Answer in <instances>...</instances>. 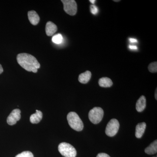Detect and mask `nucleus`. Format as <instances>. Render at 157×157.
Here are the masks:
<instances>
[{
  "mask_svg": "<svg viewBox=\"0 0 157 157\" xmlns=\"http://www.w3.org/2000/svg\"><path fill=\"white\" fill-rule=\"evenodd\" d=\"M129 48H131L132 49H137V47L136 46H135V45H129Z\"/></svg>",
  "mask_w": 157,
  "mask_h": 157,
  "instance_id": "nucleus-21",
  "label": "nucleus"
},
{
  "mask_svg": "<svg viewBox=\"0 0 157 157\" xmlns=\"http://www.w3.org/2000/svg\"><path fill=\"white\" fill-rule=\"evenodd\" d=\"M146 127V124L145 122L137 124L135 130V136L137 138H140L142 137L145 132Z\"/></svg>",
  "mask_w": 157,
  "mask_h": 157,
  "instance_id": "nucleus-11",
  "label": "nucleus"
},
{
  "mask_svg": "<svg viewBox=\"0 0 157 157\" xmlns=\"http://www.w3.org/2000/svg\"><path fill=\"white\" fill-rule=\"evenodd\" d=\"M63 39L61 34H58L53 36L52 38V41L55 44H59L61 43Z\"/></svg>",
  "mask_w": 157,
  "mask_h": 157,
  "instance_id": "nucleus-16",
  "label": "nucleus"
},
{
  "mask_svg": "<svg viewBox=\"0 0 157 157\" xmlns=\"http://www.w3.org/2000/svg\"><path fill=\"white\" fill-rule=\"evenodd\" d=\"M120 124L116 119H112L109 121L106 127L105 133L109 137L115 136L119 129Z\"/></svg>",
  "mask_w": 157,
  "mask_h": 157,
  "instance_id": "nucleus-6",
  "label": "nucleus"
},
{
  "mask_svg": "<svg viewBox=\"0 0 157 157\" xmlns=\"http://www.w3.org/2000/svg\"><path fill=\"white\" fill-rule=\"evenodd\" d=\"M129 40H130V42H132V43H135V42H137V40L135 39H132V38H130V39H129Z\"/></svg>",
  "mask_w": 157,
  "mask_h": 157,
  "instance_id": "nucleus-22",
  "label": "nucleus"
},
{
  "mask_svg": "<svg viewBox=\"0 0 157 157\" xmlns=\"http://www.w3.org/2000/svg\"><path fill=\"white\" fill-rule=\"evenodd\" d=\"M157 90L156 89L155 92V98L156 100H157Z\"/></svg>",
  "mask_w": 157,
  "mask_h": 157,
  "instance_id": "nucleus-25",
  "label": "nucleus"
},
{
  "mask_svg": "<svg viewBox=\"0 0 157 157\" xmlns=\"http://www.w3.org/2000/svg\"><path fill=\"white\" fill-rule=\"evenodd\" d=\"M17 60L21 67L29 72L37 73L40 67V63L36 58L29 54H19L17 56Z\"/></svg>",
  "mask_w": 157,
  "mask_h": 157,
  "instance_id": "nucleus-1",
  "label": "nucleus"
},
{
  "mask_svg": "<svg viewBox=\"0 0 157 157\" xmlns=\"http://www.w3.org/2000/svg\"><path fill=\"white\" fill-rule=\"evenodd\" d=\"M60 153L65 157H76L77 152L76 149L70 144L62 142L58 146Z\"/></svg>",
  "mask_w": 157,
  "mask_h": 157,
  "instance_id": "nucleus-3",
  "label": "nucleus"
},
{
  "mask_svg": "<svg viewBox=\"0 0 157 157\" xmlns=\"http://www.w3.org/2000/svg\"><path fill=\"white\" fill-rule=\"evenodd\" d=\"M63 4L64 10L67 14L71 16L76 14L77 11V6L74 0H62Z\"/></svg>",
  "mask_w": 157,
  "mask_h": 157,
  "instance_id": "nucleus-5",
  "label": "nucleus"
},
{
  "mask_svg": "<svg viewBox=\"0 0 157 157\" xmlns=\"http://www.w3.org/2000/svg\"><path fill=\"white\" fill-rule=\"evenodd\" d=\"M21 110L18 109H15L12 110L10 115L7 118V123L10 125H13L16 124L17 121L21 119Z\"/></svg>",
  "mask_w": 157,
  "mask_h": 157,
  "instance_id": "nucleus-7",
  "label": "nucleus"
},
{
  "mask_svg": "<svg viewBox=\"0 0 157 157\" xmlns=\"http://www.w3.org/2000/svg\"><path fill=\"white\" fill-rule=\"evenodd\" d=\"M148 69L151 73H157V62H153L148 66Z\"/></svg>",
  "mask_w": 157,
  "mask_h": 157,
  "instance_id": "nucleus-17",
  "label": "nucleus"
},
{
  "mask_svg": "<svg viewBox=\"0 0 157 157\" xmlns=\"http://www.w3.org/2000/svg\"><path fill=\"white\" fill-rule=\"evenodd\" d=\"M114 2H120V0H118V1H115V0H114Z\"/></svg>",
  "mask_w": 157,
  "mask_h": 157,
  "instance_id": "nucleus-26",
  "label": "nucleus"
},
{
  "mask_svg": "<svg viewBox=\"0 0 157 157\" xmlns=\"http://www.w3.org/2000/svg\"><path fill=\"white\" fill-rule=\"evenodd\" d=\"M104 112L101 107H95L90 110L89 113V118L94 124L101 122L104 117Z\"/></svg>",
  "mask_w": 157,
  "mask_h": 157,
  "instance_id": "nucleus-4",
  "label": "nucleus"
},
{
  "mask_svg": "<svg viewBox=\"0 0 157 157\" xmlns=\"http://www.w3.org/2000/svg\"><path fill=\"white\" fill-rule=\"evenodd\" d=\"M68 124L73 130L77 132L82 131L83 128V124L82 121L76 112H71L67 116Z\"/></svg>",
  "mask_w": 157,
  "mask_h": 157,
  "instance_id": "nucleus-2",
  "label": "nucleus"
},
{
  "mask_svg": "<svg viewBox=\"0 0 157 157\" xmlns=\"http://www.w3.org/2000/svg\"><path fill=\"white\" fill-rule=\"evenodd\" d=\"M15 157H34V155L31 151H25L17 155Z\"/></svg>",
  "mask_w": 157,
  "mask_h": 157,
  "instance_id": "nucleus-18",
  "label": "nucleus"
},
{
  "mask_svg": "<svg viewBox=\"0 0 157 157\" xmlns=\"http://www.w3.org/2000/svg\"><path fill=\"white\" fill-rule=\"evenodd\" d=\"M91 73L89 71H86L84 73H81L78 76V80L82 84L87 83L90 81L91 77Z\"/></svg>",
  "mask_w": 157,
  "mask_h": 157,
  "instance_id": "nucleus-12",
  "label": "nucleus"
},
{
  "mask_svg": "<svg viewBox=\"0 0 157 157\" xmlns=\"http://www.w3.org/2000/svg\"><path fill=\"white\" fill-rule=\"evenodd\" d=\"M95 2V0H90V2L91 3H92L93 4H94Z\"/></svg>",
  "mask_w": 157,
  "mask_h": 157,
  "instance_id": "nucleus-24",
  "label": "nucleus"
},
{
  "mask_svg": "<svg viewBox=\"0 0 157 157\" xmlns=\"http://www.w3.org/2000/svg\"><path fill=\"white\" fill-rule=\"evenodd\" d=\"M42 118V113L40 110H36V113L32 114L30 118V121L32 124L39 123Z\"/></svg>",
  "mask_w": 157,
  "mask_h": 157,
  "instance_id": "nucleus-13",
  "label": "nucleus"
},
{
  "mask_svg": "<svg viewBox=\"0 0 157 157\" xmlns=\"http://www.w3.org/2000/svg\"><path fill=\"white\" fill-rule=\"evenodd\" d=\"M146 100L144 96H140L137 100L136 104V109L137 112H142L146 107Z\"/></svg>",
  "mask_w": 157,
  "mask_h": 157,
  "instance_id": "nucleus-10",
  "label": "nucleus"
},
{
  "mask_svg": "<svg viewBox=\"0 0 157 157\" xmlns=\"http://www.w3.org/2000/svg\"><path fill=\"white\" fill-rule=\"evenodd\" d=\"M97 157H110L109 155L107 154L104 153H99L97 155Z\"/></svg>",
  "mask_w": 157,
  "mask_h": 157,
  "instance_id": "nucleus-20",
  "label": "nucleus"
},
{
  "mask_svg": "<svg viewBox=\"0 0 157 157\" xmlns=\"http://www.w3.org/2000/svg\"><path fill=\"white\" fill-rule=\"evenodd\" d=\"M57 31V27L52 21H48L45 26V32L48 36H53Z\"/></svg>",
  "mask_w": 157,
  "mask_h": 157,
  "instance_id": "nucleus-8",
  "label": "nucleus"
},
{
  "mask_svg": "<svg viewBox=\"0 0 157 157\" xmlns=\"http://www.w3.org/2000/svg\"><path fill=\"white\" fill-rule=\"evenodd\" d=\"M29 21L32 25H36L39 23L40 21V17L35 11H29L28 13Z\"/></svg>",
  "mask_w": 157,
  "mask_h": 157,
  "instance_id": "nucleus-9",
  "label": "nucleus"
},
{
  "mask_svg": "<svg viewBox=\"0 0 157 157\" xmlns=\"http://www.w3.org/2000/svg\"><path fill=\"white\" fill-rule=\"evenodd\" d=\"M99 85L102 87H109L112 86L113 82L108 77H103L99 79Z\"/></svg>",
  "mask_w": 157,
  "mask_h": 157,
  "instance_id": "nucleus-15",
  "label": "nucleus"
},
{
  "mask_svg": "<svg viewBox=\"0 0 157 157\" xmlns=\"http://www.w3.org/2000/svg\"><path fill=\"white\" fill-rule=\"evenodd\" d=\"M144 151L148 155H154L157 153V140H156L151 144L150 145L145 149Z\"/></svg>",
  "mask_w": 157,
  "mask_h": 157,
  "instance_id": "nucleus-14",
  "label": "nucleus"
},
{
  "mask_svg": "<svg viewBox=\"0 0 157 157\" xmlns=\"http://www.w3.org/2000/svg\"><path fill=\"white\" fill-rule=\"evenodd\" d=\"M3 72V69L2 65L0 64V74H2Z\"/></svg>",
  "mask_w": 157,
  "mask_h": 157,
  "instance_id": "nucleus-23",
  "label": "nucleus"
},
{
  "mask_svg": "<svg viewBox=\"0 0 157 157\" xmlns=\"http://www.w3.org/2000/svg\"><path fill=\"white\" fill-rule=\"evenodd\" d=\"M90 11L94 15H96L98 14V9L97 7L94 5H92L90 6Z\"/></svg>",
  "mask_w": 157,
  "mask_h": 157,
  "instance_id": "nucleus-19",
  "label": "nucleus"
},
{
  "mask_svg": "<svg viewBox=\"0 0 157 157\" xmlns=\"http://www.w3.org/2000/svg\"><path fill=\"white\" fill-rule=\"evenodd\" d=\"M157 157V156H156V157Z\"/></svg>",
  "mask_w": 157,
  "mask_h": 157,
  "instance_id": "nucleus-27",
  "label": "nucleus"
}]
</instances>
